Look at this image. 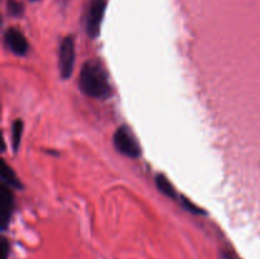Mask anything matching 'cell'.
Listing matches in <instances>:
<instances>
[{
    "instance_id": "1",
    "label": "cell",
    "mask_w": 260,
    "mask_h": 259,
    "mask_svg": "<svg viewBox=\"0 0 260 259\" xmlns=\"http://www.w3.org/2000/svg\"><path fill=\"white\" fill-rule=\"evenodd\" d=\"M79 86L85 95L106 99L111 94V84L103 66L98 61H86L79 76Z\"/></svg>"
},
{
    "instance_id": "2",
    "label": "cell",
    "mask_w": 260,
    "mask_h": 259,
    "mask_svg": "<svg viewBox=\"0 0 260 259\" xmlns=\"http://www.w3.org/2000/svg\"><path fill=\"white\" fill-rule=\"evenodd\" d=\"M113 144L114 147L124 156L135 159L141 155V147H140L139 141L127 127L122 126L114 132Z\"/></svg>"
},
{
    "instance_id": "3",
    "label": "cell",
    "mask_w": 260,
    "mask_h": 259,
    "mask_svg": "<svg viewBox=\"0 0 260 259\" xmlns=\"http://www.w3.org/2000/svg\"><path fill=\"white\" fill-rule=\"evenodd\" d=\"M75 65V42L73 37H65L58 48V69L63 79H69Z\"/></svg>"
},
{
    "instance_id": "4",
    "label": "cell",
    "mask_w": 260,
    "mask_h": 259,
    "mask_svg": "<svg viewBox=\"0 0 260 259\" xmlns=\"http://www.w3.org/2000/svg\"><path fill=\"white\" fill-rule=\"evenodd\" d=\"M104 12H106V0H90L86 10V33L90 38H96L101 33Z\"/></svg>"
},
{
    "instance_id": "5",
    "label": "cell",
    "mask_w": 260,
    "mask_h": 259,
    "mask_svg": "<svg viewBox=\"0 0 260 259\" xmlns=\"http://www.w3.org/2000/svg\"><path fill=\"white\" fill-rule=\"evenodd\" d=\"M5 46L18 56H24L28 52V41L20 30L15 28H9L4 35Z\"/></svg>"
},
{
    "instance_id": "6",
    "label": "cell",
    "mask_w": 260,
    "mask_h": 259,
    "mask_svg": "<svg viewBox=\"0 0 260 259\" xmlns=\"http://www.w3.org/2000/svg\"><path fill=\"white\" fill-rule=\"evenodd\" d=\"M13 205H14V197H13L12 188L7 184H3L0 188V221L3 228H7L13 212Z\"/></svg>"
},
{
    "instance_id": "7",
    "label": "cell",
    "mask_w": 260,
    "mask_h": 259,
    "mask_svg": "<svg viewBox=\"0 0 260 259\" xmlns=\"http://www.w3.org/2000/svg\"><path fill=\"white\" fill-rule=\"evenodd\" d=\"M2 180L3 184H7L8 187L13 188H20V183L18 180L17 175L14 174L12 168L7 164L5 161L2 163Z\"/></svg>"
},
{
    "instance_id": "8",
    "label": "cell",
    "mask_w": 260,
    "mask_h": 259,
    "mask_svg": "<svg viewBox=\"0 0 260 259\" xmlns=\"http://www.w3.org/2000/svg\"><path fill=\"white\" fill-rule=\"evenodd\" d=\"M156 187L157 189H159L162 195L167 196V197H170V198L175 197L174 187H173V184L169 182V179H168L165 175L162 174L156 175Z\"/></svg>"
},
{
    "instance_id": "9",
    "label": "cell",
    "mask_w": 260,
    "mask_h": 259,
    "mask_svg": "<svg viewBox=\"0 0 260 259\" xmlns=\"http://www.w3.org/2000/svg\"><path fill=\"white\" fill-rule=\"evenodd\" d=\"M23 135V122L20 119L18 121H14L12 124V144L13 149L17 151L18 147L20 145V140H22Z\"/></svg>"
},
{
    "instance_id": "10",
    "label": "cell",
    "mask_w": 260,
    "mask_h": 259,
    "mask_svg": "<svg viewBox=\"0 0 260 259\" xmlns=\"http://www.w3.org/2000/svg\"><path fill=\"white\" fill-rule=\"evenodd\" d=\"M8 12L14 17H20L23 14V5L18 0H8Z\"/></svg>"
},
{
    "instance_id": "11",
    "label": "cell",
    "mask_w": 260,
    "mask_h": 259,
    "mask_svg": "<svg viewBox=\"0 0 260 259\" xmlns=\"http://www.w3.org/2000/svg\"><path fill=\"white\" fill-rule=\"evenodd\" d=\"M184 207L193 213H203V211L201 210V208H198L197 206H194L193 203H190L189 201L185 200V198H184Z\"/></svg>"
},
{
    "instance_id": "12",
    "label": "cell",
    "mask_w": 260,
    "mask_h": 259,
    "mask_svg": "<svg viewBox=\"0 0 260 259\" xmlns=\"http://www.w3.org/2000/svg\"><path fill=\"white\" fill-rule=\"evenodd\" d=\"M8 253H9V244H8L7 239L3 238V240H2V259H7Z\"/></svg>"
},
{
    "instance_id": "13",
    "label": "cell",
    "mask_w": 260,
    "mask_h": 259,
    "mask_svg": "<svg viewBox=\"0 0 260 259\" xmlns=\"http://www.w3.org/2000/svg\"><path fill=\"white\" fill-rule=\"evenodd\" d=\"M32 2H36V0H32Z\"/></svg>"
}]
</instances>
